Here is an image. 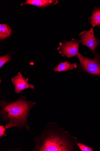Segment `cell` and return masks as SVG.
<instances>
[{"label": "cell", "mask_w": 100, "mask_h": 151, "mask_svg": "<svg viewBox=\"0 0 100 151\" xmlns=\"http://www.w3.org/2000/svg\"><path fill=\"white\" fill-rule=\"evenodd\" d=\"M35 147L32 151H79L77 138L55 122L46 123L41 134L33 140Z\"/></svg>", "instance_id": "1"}, {"label": "cell", "mask_w": 100, "mask_h": 151, "mask_svg": "<svg viewBox=\"0 0 100 151\" xmlns=\"http://www.w3.org/2000/svg\"><path fill=\"white\" fill-rule=\"evenodd\" d=\"M35 102L27 101L25 96L21 94L16 100L6 102L5 98L0 101V117L6 123L5 127L8 129L17 128L21 130L23 127L31 132L28 125V118Z\"/></svg>", "instance_id": "2"}, {"label": "cell", "mask_w": 100, "mask_h": 151, "mask_svg": "<svg viewBox=\"0 0 100 151\" xmlns=\"http://www.w3.org/2000/svg\"><path fill=\"white\" fill-rule=\"evenodd\" d=\"M94 56V58H89L83 56L79 52L77 57L80 64L77 71L100 76V54L96 52Z\"/></svg>", "instance_id": "3"}, {"label": "cell", "mask_w": 100, "mask_h": 151, "mask_svg": "<svg viewBox=\"0 0 100 151\" xmlns=\"http://www.w3.org/2000/svg\"><path fill=\"white\" fill-rule=\"evenodd\" d=\"M80 40L72 39L70 41L65 40L60 43L58 48L59 53L62 57L66 56L68 59L74 57H78Z\"/></svg>", "instance_id": "4"}, {"label": "cell", "mask_w": 100, "mask_h": 151, "mask_svg": "<svg viewBox=\"0 0 100 151\" xmlns=\"http://www.w3.org/2000/svg\"><path fill=\"white\" fill-rule=\"evenodd\" d=\"M79 36L81 39V43L89 48L94 55L96 48L100 45V40L97 39L94 36L93 28L92 27L89 30L84 31Z\"/></svg>", "instance_id": "5"}, {"label": "cell", "mask_w": 100, "mask_h": 151, "mask_svg": "<svg viewBox=\"0 0 100 151\" xmlns=\"http://www.w3.org/2000/svg\"><path fill=\"white\" fill-rule=\"evenodd\" d=\"M28 78H24L22 75L19 72L16 76L13 77L11 81L13 85L15 87V91L17 94L21 93L22 91L28 88L34 89L33 85L28 83Z\"/></svg>", "instance_id": "6"}, {"label": "cell", "mask_w": 100, "mask_h": 151, "mask_svg": "<svg viewBox=\"0 0 100 151\" xmlns=\"http://www.w3.org/2000/svg\"><path fill=\"white\" fill-rule=\"evenodd\" d=\"M57 0H26L21 6L30 5L37 6L40 9H45L49 6H53L57 4Z\"/></svg>", "instance_id": "7"}, {"label": "cell", "mask_w": 100, "mask_h": 151, "mask_svg": "<svg viewBox=\"0 0 100 151\" xmlns=\"http://www.w3.org/2000/svg\"><path fill=\"white\" fill-rule=\"evenodd\" d=\"M77 67L76 63H71L68 61L60 63L53 70L54 72H67L76 68Z\"/></svg>", "instance_id": "8"}, {"label": "cell", "mask_w": 100, "mask_h": 151, "mask_svg": "<svg viewBox=\"0 0 100 151\" xmlns=\"http://www.w3.org/2000/svg\"><path fill=\"white\" fill-rule=\"evenodd\" d=\"M89 24L92 25L93 28L98 26L100 28V9L95 7L93 9L92 14L88 18Z\"/></svg>", "instance_id": "9"}, {"label": "cell", "mask_w": 100, "mask_h": 151, "mask_svg": "<svg viewBox=\"0 0 100 151\" xmlns=\"http://www.w3.org/2000/svg\"><path fill=\"white\" fill-rule=\"evenodd\" d=\"M12 30L7 24H0V40L3 42L6 38L9 37L11 34Z\"/></svg>", "instance_id": "10"}, {"label": "cell", "mask_w": 100, "mask_h": 151, "mask_svg": "<svg viewBox=\"0 0 100 151\" xmlns=\"http://www.w3.org/2000/svg\"><path fill=\"white\" fill-rule=\"evenodd\" d=\"M11 61V55L7 53L5 55L0 57V68H1L4 65Z\"/></svg>", "instance_id": "11"}, {"label": "cell", "mask_w": 100, "mask_h": 151, "mask_svg": "<svg viewBox=\"0 0 100 151\" xmlns=\"http://www.w3.org/2000/svg\"><path fill=\"white\" fill-rule=\"evenodd\" d=\"M77 145L81 151H93V148L85 145L82 143L77 142Z\"/></svg>", "instance_id": "12"}, {"label": "cell", "mask_w": 100, "mask_h": 151, "mask_svg": "<svg viewBox=\"0 0 100 151\" xmlns=\"http://www.w3.org/2000/svg\"><path fill=\"white\" fill-rule=\"evenodd\" d=\"M7 129L4 126H0V138L1 139V137L4 136L6 137L7 136V134L5 133V131Z\"/></svg>", "instance_id": "13"}]
</instances>
